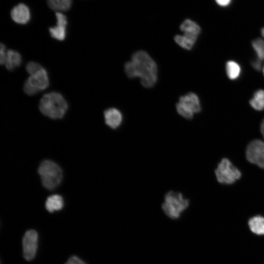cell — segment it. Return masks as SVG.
<instances>
[{
  "label": "cell",
  "instance_id": "1",
  "mask_svg": "<svg viewBox=\"0 0 264 264\" xmlns=\"http://www.w3.org/2000/svg\"><path fill=\"white\" fill-rule=\"evenodd\" d=\"M124 70L128 78L139 77L143 87L151 88L157 80V66L155 61L144 50L134 52L131 60L124 65Z\"/></svg>",
  "mask_w": 264,
  "mask_h": 264
},
{
  "label": "cell",
  "instance_id": "2",
  "mask_svg": "<svg viewBox=\"0 0 264 264\" xmlns=\"http://www.w3.org/2000/svg\"><path fill=\"white\" fill-rule=\"evenodd\" d=\"M39 108L44 115L57 119L64 117L68 109V105L61 94L51 92L43 95L40 101Z\"/></svg>",
  "mask_w": 264,
  "mask_h": 264
},
{
  "label": "cell",
  "instance_id": "3",
  "mask_svg": "<svg viewBox=\"0 0 264 264\" xmlns=\"http://www.w3.org/2000/svg\"><path fill=\"white\" fill-rule=\"evenodd\" d=\"M38 173L43 185L47 190L55 189L62 181V170L56 163L51 160L42 161L39 166Z\"/></svg>",
  "mask_w": 264,
  "mask_h": 264
},
{
  "label": "cell",
  "instance_id": "4",
  "mask_svg": "<svg viewBox=\"0 0 264 264\" xmlns=\"http://www.w3.org/2000/svg\"><path fill=\"white\" fill-rule=\"evenodd\" d=\"M179 28L183 35H176L174 37L175 42L182 48L191 50L200 33L199 25L195 22L187 19L181 23Z\"/></svg>",
  "mask_w": 264,
  "mask_h": 264
},
{
  "label": "cell",
  "instance_id": "5",
  "mask_svg": "<svg viewBox=\"0 0 264 264\" xmlns=\"http://www.w3.org/2000/svg\"><path fill=\"white\" fill-rule=\"evenodd\" d=\"M189 201L178 192L170 191L165 196L162 208L169 218L176 219L188 207Z\"/></svg>",
  "mask_w": 264,
  "mask_h": 264
},
{
  "label": "cell",
  "instance_id": "6",
  "mask_svg": "<svg viewBox=\"0 0 264 264\" xmlns=\"http://www.w3.org/2000/svg\"><path fill=\"white\" fill-rule=\"evenodd\" d=\"M176 107L177 113L186 119H192L194 114L201 110L198 97L192 92L181 96Z\"/></svg>",
  "mask_w": 264,
  "mask_h": 264
},
{
  "label": "cell",
  "instance_id": "7",
  "mask_svg": "<svg viewBox=\"0 0 264 264\" xmlns=\"http://www.w3.org/2000/svg\"><path fill=\"white\" fill-rule=\"evenodd\" d=\"M215 174L218 182L225 184H231L242 176L240 170L226 158H222L219 163Z\"/></svg>",
  "mask_w": 264,
  "mask_h": 264
},
{
  "label": "cell",
  "instance_id": "8",
  "mask_svg": "<svg viewBox=\"0 0 264 264\" xmlns=\"http://www.w3.org/2000/svg\"><path fill=\"white\" fill-rule=\"evenodd\" d=\"M49 86V79L46 70L43 67L30 75L23 85V91L28 95H33L46 89Z\"/></svg>",
  "mask_w": 264,
  "mask_h": 264
},
{
  "label": "cell",
  "instance_id": "9",
  "mask_svg": "<svg viewBox=\"0 0 264 264\" xmlns=\"http://www.w3.org/2000/svg\"><path fill=\"white\" fill-rule=\"evenodd\" d=\"M246 157L250 163L264 169V142L260 139L251 141L246 148Z\"/></svg>",
  "mask_w": 264,
  "mask_h": 264
},
{
  "label": "cell",
  "instance_id": "10",
  "mask_svg": "<svg viewBox=\"0 0 264 264\" xmlns=\"http://www.w3.org/2000/svg\"><path fill=\"white\" fill-rule=\"evenodd\" d=\"M38 236L34 230L26 231L22 239L23 255L27 261L33 260L37 252Z\"/></svg>",
  "mask_w": 264,
  "mask_h": 264
},
{
  "label": "cell",
  "instance_id": "11",
  "mask_svg": "<svg viewBox=\"0 0 264 264\" xmlns=\"http://www.w3.org/2000/svg\"><path fill=\"white\" fill-rule=\"evenodd\" d=\"M57 25L49 28L51 36L59 41L64 40L66 36V26L67 22L66 16L62 12L56 13Z\"/></svg>",
  "mask_w": 264,
  "mask_h": 264
},
{
  "label": "cell",
  "instance_id": "12",
  "mask_svg": "<svg viewBox=\"0 0 264 264\" xmlns=\"http://www.w3.org/2000/svg\"><path fill=\"white\" fill-rule=\"evenodd\" d=\"M12 20L19 24H25L30 19V13L28 7L23 3L15 6L11 10Z\"/></svg>",
  "mask_w": 264,
  "mask_h": 264
},
{
  "label": "cell",
  "instance_id": "13",
  "mask_svg": "<svg viewBox=\"0 0 264 264\" xmlns=\"http://www.w3.org/2000/svg\"><path fill=\"white\" fill-rule=\"evenodd\" d=\"M105 123L112 129H116L121 124L123 116L118 109L111 108L106 110L104 112Z\"/></svg>",
  "mask_w": 264,
  "mask_h": 264
},
{
  "label": "cell",
  "instance_id": "14",
  "mask_svg": "<svg viewBox=\"0 0 264 264\" xmlns=\"http://www.w3.org/2000/svg\"><path fill=\"white\" fill-rule=\"evenodd\" d=\"M21 63L22 57L18 52L12 49L7 50L4 65L7 69L12 70L19 66Z\"/></svg>",
  "mask_w": 264,
  "mask_h": 264
},
{
  "label": "cell",
  "instance_id": "15",
  "mask_svg": "<svg viewBox=\"0 0 264 264\" xmlns=\"http://www.w3.org/2000/svg\"><path fill=\"white\" fill-rule=\"evenodd\" d=\"M248 224L251 231L257 235H264V217L257 215L251 218Z\"/></svg>",
  "mask_w": 264,
  "mask_h": 264
},
{
  "label": "cell",
  "instance_id": "16",
  "mask_svg": "<svg viewBox=\"0 0 264 264\" xmlns=\"http://www.w3.org/2000/svg\"><path fill=\"white\" fill-rule=\"evenodd\" d=\"M45 208L49 212L62 209L64 206V200L62 196L53 195L49 197L45 202Z\"/></svg>",
  "mask_w": 264,
  "mask_h": 264
},
{
  "label": "cell",
  "instance_id": "17",
  "mask_svg": "<svg viewBox=\"0 0 264 264\" xmlns=\"http://www.w3.org/2000/svg\"><path fill=\"white\" fill-rule=\"evenodd\" d=\"M47 4L57 12L67 11L71 7L72 0H47Z\"/></svg>",
  "mask_w": 264,
  "mask_h": 264
},
{
  "label": "cell",
  "instance_id": "18",
  "mask_svg": "<svg viewBox=\"0 0 264 264\" xmlns=\"http://www.w3.org/2000/svg\"><path fill=\"white\" fill-rule=\"evenodd\" d=\"M252 108L257 110H264V90L260 89L256 91L249 101Z\"/></svg>",
  "mask_w": 264,
  "mask_h": 264
},
{
  "label": "cell",
  "instance_id": "19",
  "mask_svg": "<svg viewBox=\"0 0 264 264\" xmlns=\"http://www.w3.org/2000/svg\"><path fill=\"white\" fill-rule=\"evenodd\" d=\"M226 71L227 76L231 80L237 79L241 73L240 65L234 61H229L226 64Z\"/></svg>",
  "mask_w": 264,
  "mask_h": 264
},
{
  "label": "cell",
  "instance_id": "20",
  "mask_svg": "<svg viewBox=\"0 0 264 264\" xmlns=\"http://www.w3.org/2000/svg\"><path fill=\"white\" fill-rule=\"evenodd\" d=\"M252 45L254 49L257 59L262 61L264 60V40L261 38H257L252 43Z\"/></svg>",
  "mask_w": 264,
  "mask_h": 264
},
{
  "label": "cell",
  "instance_id": "21",
  "mask_svg": "<svg viewBox=\"0 0 264 264\" xmlns=\"http://www.w3.org/2000/svg\"><path fill=\"white\" fill-rule=\"evenodd\" d=\"M42 68L40 64L34 62H29L25 66L26 70L30 75L35 73Z\"/></svg>",
  "mask_w": 264,
  "mask_h": 264
},
{
  "label": "cell",
  "instance_id": "22",
  "mask_svg": "<svg viewBox=\"0 0 264 264\" xmlns=\"http://www.w3.org/2000/svg\"><path fill=\"white\" fill-rule=\"evenodd\" d=\"M6 48L4 44H1L0 47V63L1 65L4 64L6 56Z\"/></svg>",
  "mask_w": 264,
  "mask_h": 264
},
{
  "label": "cell",
  "instance_id": "23",
  "mask_svg": "<svg viewBox=\"0 0 264 264\" xmlns=\"http://www.w3.org/2000/svg\"><path fill=\"white\" fill-rule=\"evenodd\" d=\"M65 264H87L83 261L76 256L69 258Z\"/></svg>",
  "mask_w": 264,
  "mask_h": 264
},
{
  "label": "cell",
  "instance_id": "24",
  "mask_svg": "<svg viewBox=\"0 0 264 264\" xmlns=\"http://www.w3.org/2000/svg\"><path fill=\"white\" fill-rule=\"evenodd\" d=\"M232 0H215L216 3L220 6L224 7L229 6Z\"/></svg>",
  "mask_w": 264,
  "mask_h": 264
},
{
  "label": "cell",
  "instance_id": "25",
  "mask_svg": "<svg viewBox=\"0 0 264 264\" xmlns=\"http://www.w3.org/2000/svg\"><path fill=\"white\" fill-rule=\"evenodd\" d=\"M262 61L258 59H256L255 60L252 61V66L255 69L260 70L262 67Z\"/></svg>",
  "mask_w": 264,
  "mask_h": 264
},
{
  "label": "cell",
  "instance_id": "26",
  "mask_svg": "<svg viewBox=\"0 0 264 264\" xmlns=\"http://www.w3.org/2000/svg\"><path fill=\"white\" fill-rule=\"evenodd\" d=\"M261 132L263 135V136L264 138V118L261 124Z\"/></svg>",
  "mask_w": 264,
  "mask_h": 264
},
{
  "label": "cell",
  "instance_id": "27",
  "mask_svg": "<svg viewBox=\"0 0 264 264\" xmlns=\"http://www.w3.org/2000/svg\"><path fill=\"white\" fill-rule=\"evenodd\" d=\"M261 35L264 38V27L261 29Z\"/></svg>",
  "mask_w": 264,
  "mask_h": 264
},
{
  "label": "cell",
  "instance_id": "28",
  "mask_svg": "<svg viewBox=\"0 0 264 264\" xmlns=\"http://www.w3.org/2000/svg\"><path fill=\"white\" fill-rule=\"evenodd\" d=\"M263 73H264V66L263 68Z\"/></svg>",
  "mask_w": 264,
  "mask_h": 264
}]
</instances>
